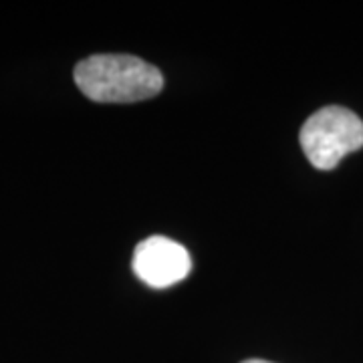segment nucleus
I'll use <instances>...</instances> for the list:
<instances>
[{
  "instance_id": "obj_1",
  "label": "nucleus",
  "mask_w": 363,
  "mask_h": 363,
  "mask_svg": "<svg viewBox=\"0 0 363 363\" xmlns=\"http://www.w3.org/2000/svg\"><path fill=\"white\" fill-rule=\"evenodd\" d=\"M75 83L97 104H133L164 89L157 67L133 55H91L75 67Z\"/></svg>"
},
{
  "instance_id": "obj_2",
  "label": "nucleus",
  "mask_w": 363,
  "mask_h": 363,
  "mask_svg": "<svg viewBox=\"0 0 363 363\" xmlns=\"http://www.w3.org/2000/svg\"><path fill=\"white\" fill-rule=\"evenodd\" d=\"M298 140L315 168L333 169L347 154L363 147V121L341 105H327L303 123Z\"/></svg>"
},
{
  "instance_id": "obj_3",
  "label": "nucleus",
  "mask_w": 363,
  "mask_h": 363,
  "mask_svg": "<svg viewBox=\"0 0 363 363\" xmlns=\"http://www.w3.org/2000/svg\"><path fill=\"white\" fill-rule=\"evenodd\" d=\"M131 267L142 283L152 289H166L190 274L192 259L180 242L157 234L135 247Z\"/></svg>"
},
{
  "instance_id": "obj_4",
  "label": "nucleus",
  "mask_w": 363,
  "mask_h": 363,
  "mask_svg": "<svg viewBox=\"0 0 363 363\" xmlns=\"http://www.w3.org/2000/svg\"><path fill=\"white\" fill-rule=\"evenodd\" d=\"M242 363H272V362H264V359H247V362Z\"/></svg>"
}]
</instances>
